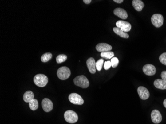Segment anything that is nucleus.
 I'll return each mask as SVG.
<instances>
[{"mask_svg": "<svg viewBox=\"0 0 166 124\" xmlns=\"http://www.w3.org/2000/svg\"><path fill=\"white\" fill-rule=\"evenodd\" d=\"M74 83L75 85L83 88H88L90 84L88 79L83 75L76 77L74 79Z\"/></svg>", "mask_w": 166, "mask_h": 124, "instance_id": "obj_1", "label": "nucleus"}, {"mask_svg": "<svg viewBox=\"0 0 166 124\" xmlns=\"http://www.w3.org/2000/svg\"><path fill=\"white\" fill-rule=\"evenodd\" d=\"M34 82L38 87H43L47 84L48 79L47 76L43 74H38L34 77Z\"/></svg>", "mask_w": 166, "mask_h": 124, "instance_id": "obj_2", "label": "nucleus"}, {"mask_svg": "<svg viewBox=\"0 0 166 124\" xmlns=\"http://www.w3.org/2000/svg\"><path fill=\"white\" fill-rule=\"evenodd\" d=\"M64 119L68 123L74 124L78 120V116L72 110H68L64 113Z\"/></svg>", "mask_w": 166, "mask_h": 124, "instance_id": "obj_3", "label": "nucleus"}, {"mask_svg": "<svg viewBox=\"0 0 166 124\" xmlns=\"http://www.w3.org/2000/svg\"><path fill=\"white\" fill-rule=\"evenodd\" d=\"M57 75L61 80H66L70 77L71 71L68 68L64 66L57 70Z\"/></svg>", "mask_w": 166, "mask_h": 124, "instance_id": "obj_4", "label": "nucleus"}, {"mask_svg": "<svg viewBox=\"0 0 166 124\" xmlns=\"http://www.w3.org/2000/svg\"><path fill=\"white\" fill-rule=\"evenodd\" d=\"M151 22L153 25L157 28L162 26L164 22V17L162 15L159 14H153L151 17Z\"/></svg>", "mask_w": 166, "mask_h": 124, "instance_id": "obj_5", "label": "nucleus"}, {"mask_svg": "<svg viewBox=\"0 0 166 124\" xmlns=\"http://www.w3.org/2000/svg\"><path fill=\"white\" fill-rule=\"evenodd\" d=\"M69 100L72 103L75 105H83L84 104V100L82 97L77 93H73L69 95Z\"/></svg>", "mask_w": 166, "mask_h": 124, "instance_id": "obj_6", "label": "nucleus"}, {"mask_svg": "<svg viewBox=\"0 0 166 124\" xmlns=\"http://www.w3.org/2000/svg\"><path fill=\"white\" fill-rule=\"evenodd\" d=\"M116 25L117 27L126 33L130 31L131 29V24L126 21H118L116 22Z\"/></svg>", "mask_w": 166, "mask_h": 124, "instance_id": "obj_7", "label": "nucleus"}, {"mask_svg": "<svg viewBox=\"0 0 166 124\" xmlns=\"http://www.w3.org/2000/svg\"><path fill=\"white\" fill-rule=\"evenodd\" d=\"M143 71L146 75L151 76L156 74V68L151 64H147L143 67Z\"/></svg>", "mask_w": 166, "mask_h": 124, "instance_id": "obj_8", "label": "nucleus"}, {"mask_svg": "<svg viewBox=\"0 0 166 124\" xmlns=\"http://www.w3.org/2000/svg\"><path fill=\"white\" fill-rule=\"evenodd\" d=\"M53 103L48 98H44L42 101V107L46 112H50L53 109Z\"/></svg>", "mask_w": 166, "mask_h": 124, "instance_id": "obj_9", "label": "nucleus"}, {"mask_svg": "<svg viewBox=\"0 0 166 124\" xmlns=\"http://www.w3.org/2000/svg\"><path fill=\"white\" fill-rule=\"evenodd\" d=\"M137 92L141 99L146 100L149 97V91L145 87L140 86L138 88Z\"/></svg>", "mask_w": 166, "mask_h": 124, "instance_id": "obj_10", "label": "nucleus"}, {"mask_svg": "<svg viewBox=\"0 0 166 124\" xmlns=\"http://www.w3.org/2000/svg\"><path fill=\"white\" fill-rule=\"evenodd\" d=\"M151 119L155 124H159L162 120V116L161 113L158 110H154L151 112Z\"/></svg>", "mask_w": 166, "mask_h": 124, "instance_id": "obj_11", "label": "nucleus"}, {"mask_svg": "<svg viewBox=\"0 0 166 124\" xmlns=\"http://www.w3.org/2000/svg\"><path fill=\"white\" fill-rule=\"evenodd\" d=\"M96 49L98 52H104L110 51L112 49V46L105 43H101L97 45Z\"/></svg>", "mask_w": 166, "mask_h": 124, "instance_id": "obj_12", "label": "nucleus"}, {"mask_svg": "<svg viewBox=\"0 0 166 124\" xmlns=\"http://www.w3.org/2000/svg\"><path fill=\"white\" fill-rule=\"evenodd\" d=\"M113 13L116 16H117L118 17L122 20H126L128 17V14L126 10L122 8H116V9L114 10Z\"/></svg>", "mask_w": 166, "mask_h": 124, "instance_id": "obj_13", "label": "nucleus"}, {"mask_svg": "<svg viewBox=\"0 0 166 124\" xmlns=\"http://www.w3.org/2000/svg\"><path fill=\"white\" fill-rule=\"evenodd\" d=\"M87 67L88 68L89 71L91 74H95L96 72V62L93 58L91 57L89 58L87 61Z\"/></svg>", "mask_w": 166, "mask_h": 124, "instance_id": "obj_14", "label": "nucleus"}, {"mask_svg": "<svg viewBox=\"0 0 166 124\" xmlns=\"http://www.w3.org/2000/svg\"><path fill=\"white\" fill-rule=\"evenodd\" d=\"M154 85L156 88L160 89H166V82L163 79H157L154 82Z\"/></svg>", "mask_w": 166, "mask_h": 124, "instance_id": "obj_15", "label": "nucleus"}, {"mask_svg": "<svg viewBox=\"0 0 166 124\" xmlns=\"http://www.w3.org/2000/svg\"><path fill=\"white\" fill-rule=\"evenodd\" d=\"M133 7L137 11H141L145 6V4L141 0H133L132 1Z\"/></svg>", "mask_w": 166, "mask_h": 124, "instance_id": "obj_16", "label": "nucleus"}, {"mask_svg": "<svg viewBox=\"0 0 166 124\" xmlns=\"http://www.w3.org/2000/svg\"><path fill=\"white\" fill-rule=\"evenodd\" d=\"M23 100L25 102L29 103L34 99V94L31 91H29L25 92L23 96Z\"/></svg>", "mask_w": 166, "mask_h": 124, "instance_id": "obj_17", "label": "nucleus"}, {"mask_svg": "<svg viewBox=\"0 0 166 124\" xmlns=\"http://www.w3.org/2000/svg\"><path fill=\"white\" fill-rule=\"evenodd\" d=\"M113 30L116 34L121 36V37L123 38H128L129 37V35L128 34L122 31L121 29H119L118 27H114L113 29Z\"/></svg>", "mask_w": 166, "mask_h": 124, "instance_id": "obj_18", "label": "nucleus"}, {"mask_svg": "<svg viewBox=\"0 0 166 124\" xmlns=\"http://www.w3.org/2000/svg\"><path fill=\"white\" fill-rule=\"evenodd\" d=\"M29 107L33 111L37 110L38 107V102L37 99L34 98L30 102H29Z\"/></svg>", "mask_w": 166, "mask_h": 124, "instance_id": "obj_19", "label": "nucleus"}, {"mask_svg": "<svg viewBox=\"0 0 166 124\" xmlns=\"http://www.w3.org/2000/svg\"><path fill=\"white\" fill-rule=\"evenodd\" d=\"M114 54L112 51H106V52H101V56L103 58H105L108 59H112L114 57Z\"/></svg>", "mask_w": 166, "mask_h": 124, "instance_id": "obj_20", "label": "nucleus"}, {"mask_svg": "<svg viewBox=\"0 0 166 124\" xmlns=\"http://www.w3.org/2000/svg\"><path fill=\"white\" fill-rule=\"evenodd\" d=\"M52 57V55L50 53H46L41 57V61L43 63H46L48 61H49L51 59Z\"/></svg>", "mask_w": 166, "mask_h": 124, "instance_id": "obj_21", "label": "nucleus"}, {"mask_svg": "<svg viewBox=\"0 0 166 124\" xmlns=\"http://www.w3.org/2000/svg\"><path fill=\"white\" fill-rule=\"evenodd\" d=\"M67 57L66 55L60 54L57 57H56V62L57 63L60 64L62 63L63 62H64L66 61Z\"/></svg>", "mask_w": 166, "mask_h": 124, "instance_id": "obj_22", "label": "nucleus"}, {"mask_svg": "<svg viewBox=\"0 0 166 124\" xmlns=\"http://www.w3.org/2000/svg\"><path fill=\"white\" fill-rule=\"evenodd\" d=\"M104 60L103 59H101L99 60L96 63V70H97L98 71H101L103 65H104Z\"/></svg>", "mask_w": 166, "mask_h": 124, "instance_id": "obj_23", "label": "nucleus"}, {"mask_svg": "<svg viewBox=\"0 0 166 124\" xmlns=\"http://www.w3.org/2000/svg\"><path fill=\"white\" fill-rule=\"evenodd\" d=\"M111 62V65L112 67L113 68L117 67V66H118L119 64V60L117 58V57H113V58L111 59L110 60Z\"/></svg>", "mask_w": 166, "mask_h": 124, "instance_id": "obj_24", "label": "nucleus"}, {"mask_svg": "<svg viewBox=\"0 0 166 124\" xmlns=\"http://www.w3.org/2000/svg\"><path fill=\"white\" fill-rule=\"evenodd\" d=\"M159 60L161 63L166 66V52L162 53L159 57Z\"/></svg>", "mask_w": 166, "mask_h": 124, "instance_id": "obj_25", "label": "nucleus"}, {"mask_svg": "<svg viewBox=\"0 0 166 124\" xmlns=\"http://www.w3.org/2000/svg\"><path fill=\"white\" fill-rule=\"evenodd\" d=\"M104 66L105 70H109V69L110 68V67L112 66V65H111V62L109 61H106V62H105Z\"/></svg>", "mask_w": 166, "mask_h": 124, "instance_id": "obj_26", "label": "nucleus"}, {"mask_svg": "<svg viewBox=\"0 0 166 124\" xmlns=\"http://www.w3.org/2000/svg\"><path fill=\"white\" fill-rule=\"evenodd\" d=\"M161 76L162 79L166 82V71H163L161 73Z\"/></svg>", "mask_w": 166, "mask_h": 124, "instance_id": "obj_27", "label": "nucleus"}, {"mask_svg": "<svg viewBox=\"0 0 166 124\" xmlns=\"http://www.w3.org/2000/svg\"><path fill=\"white\" fill-rule=\"evenodd\" d=\"M83 2L86 4H89L91 3V0H83Z\"/></svg>", "mask_w": 166, "mask_h": 124, "instance_id": "obj_28", "label": "nucleus"}, {"mask_svg": "<svg viewBox=\"0 0 166 124\" xmlns=\"http://www.w3.org/2000/svg\"><path fill=\"white\" fill-rule=\"evenodd\" d=\"M113 1L116 3H118V4H121V3H122L123 2V0H114Z\"/></svg>", "mask_w": 166, "mask_h": 124, "instance_id": "obj_29", "label": "nucleus"}, {"mask_svg": "<svg viewBox=\"0 0 166 124\" xmlns=\"http://www.w3.org/2000/svg\"><path fill=\"white\" fill-rule=\"evenodd\" d=\"M163 105L164 107L166 108V99L164 100V101Z\"/></svg>", "mask_w": 166, "mask_h": 124, "instance_id": "obj_30", "label": "nucleus"}]
</instances>
